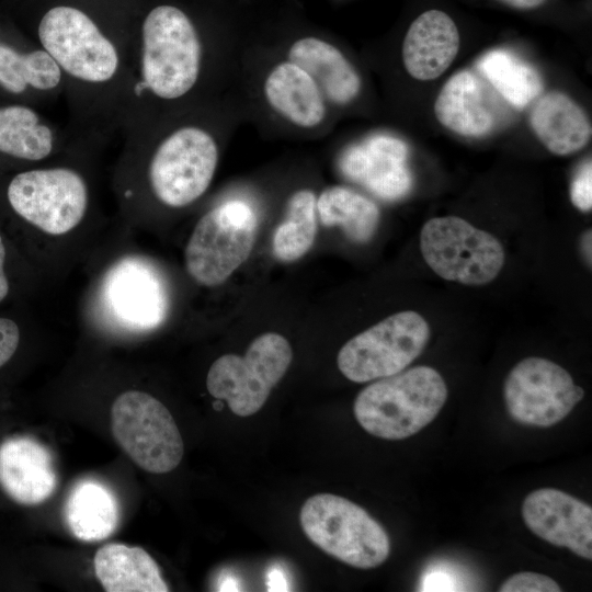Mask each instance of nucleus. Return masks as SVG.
Here are the masks:
<instances>
[{
	"mask_svg": "<svg viewBox=\"0 0 592 592\" xmlns=\"http://www.w3.org/2000/svg\"><path fill=\"white\" fill-rule=\"evenodd\" d=\"M420 250L436 275L473 286L493 281L505 261L503 247L493 235L457 216L428 220L420 232Z\"/></svg>",
	"mask_w": 592,
	"mask_h": 592,
	"instance_id": "nucleus-9",
	"label": "nucleus"
},
{
	"mask_svg": "<svg viewBox=\"0 0 592 592\" xmlns=\"http://www.w3.org/2000/svg\"><path fill=\"white\" fill-rule=\"evenodd\" d=\"M50 161L12 177L7 200L26 223L58 236L83 221L91 204V189L86 172L75 163Z\"/></svg>",
	"mask_w": 592,
	"mask_h": 592,
	"instance_id": "nucleus-5",
	"label": "nucleus"
},
{
	"mask_svg": "<svg viewBox=\"0 0 592 592\" xmlns=\"http://www.w3.org/2000/svg\"><path fill=\"white\" fill-rule=\"evenodd\" d=\"M263 93L271 109L295 126L314 128L326 117L321 90L303 68L287 59L270 69Z\"/></svg>",
	"mask_w": 592,
	"mask_h": 592,
	"instance_id": "nucleus-21",
	"label": "nucleus"
},
{
	"mask_svg": "<svg viewBox=\"0 0 592 592\" xmlns=\"http://www.w3.org/2000/svg\"><path fill=\"white\" fill-rule=\"evenodd\" d=\"M94 571L107 592H167L169 588L151 556L140 547L111 543L94 556Z\"/></svg>",
	"mask_w": 592,
	"mask_h": 592,
	"instance_id": "nucleus-24",
	"label": "nucleus"
},
{
	"mask_svg": "<svg viewBox=\"0 0 592 592\" xmlns=\"http://www.w3.org/2000/svg\"><path fill=\"white\" fill-rule=\"evenodd\" d=\"M447 399L441 374L415 366L379 378L358 392L353 411L358 424L384 440H403L430 424Z\"/></svg>",
	"mask_w": 592,
	"mask_h": 592,
	"instance_id": "nucleus-4",
	"label": "nucleus"
},
{
	"mask_svg": "<svg viewBox=\"0 0 592 592\" xmlns=\"http://www.w3.org/2000/svg\"><path fill=\"white\" fill-rule=\"evenodd\" d=\"M501 2L516 9H534L542 5L546 0H500Z\"/></svg>",
	"mask_w": 592,
	"mask_h": 592,
	"instance_id": "nucleus-34",
	"label": "nucleus"
},
{
	"mask_svg": "<svg viewBox=\"0 0 592 592\" xmlns=\"http://www.w3.org/2000/svg\"><path fill=\"white\" fill-rule=\"evenodd\" d=\"M316 203L310 190H299L288 198L285 218L273 234L272 249L277 260L296 261L311 248L317 232Z\"/></svg>",
	"mask_w": 592,
	"mask_h": 592,
	"instance_id": "nucleus-28",
	"label": "nucleus"
},
{
	"mask_svg": "<svg viewBox=\"0 0 592 592\" xmlns=\"http://www.w3.org/2000/svg\"><path fill=\"white\" fill-rule=\"evenodd\" d=\"M293 350L286 338L266 332L255 338L243 356L225 354L209 367L208 392L227 401L232 413L249 417L266 402L287 372Z\"/></svg>",
	"mask_w": 592,
	"mask_h": 592,
	"instance_id": "nucleus-8",
	"label": "nucleus"
},
{
	"mask_svg": "<svg viewBox=\"0 0 592 592\" xmlns=\"http://www.w3.org/2000/svg\"><path fill=\"white\" fill-rule=\"evenodd\" d=\"M317 215L326 227H340L352 241L365 243L375 235L380 212L362 194L341 185L325 189L316 203Z\"/></svg>",
	"mask_w": 592,
	"mask_h": 592,
	"instance_id": "nucleus-27",
	"label": "nucleus"
},
{
	"mask_svg": "<svg viewBox=\"0 0 592 592\" xmlns=\"http://www.w3.org/2000/svg\"><path fill=\"white\" fill-rule=\"evenodd\" d=\"M407 144L389 135H375L350 147L340 159L342 174L376 196L396 201L413 184Z\"/></svg>",
	"mask_w": 592,
	"mask_h": 592,
	"instance_id": "nucleus-16",
	"label": "nucleus"
},
{
	"mask_svg": "<svg viewBox=\"0 0 592 592\" xmlns=\"http://www.w3.org/2000/svg\"><path fill=\"white\" fill-rule=\"evenodd\" d=\"M531 125L542 144L553 153L567 156L582 149L592 128L583 110L568 95L549 92L531 113Z\"/></svg>",
	"mask_w": 592,
	"mask_h": 592,
	"instance_id": "nucleus-23",
	"label": "nucleus"
},
{
	"mask_svg": "<svg viewBox=\"0 0 592 592\" xmlns=\"http://www.w3.org/2000/svg\"><path fill=\"white\" fill-rule=\"evenodd\" d=\"M33 105L11 102L0 105V156L33 164L45 163L68 150L76 140Z\"/></svg>",
	"mask_w": 592,
	"mask_h": 592,
	"instance_id": "nucleus-18",
	"label": "nucleus"
},
{
	"mask_svg": "<svg viewBox=\"0 0 592 592\" xmlns=\"http://www.w3.org/2000/svg\"><path fill=\"white\" fill-rule=\"evenodd\" d=\"M287 60L303 68L332 104L346 105L361 91L355 68L338 47L325 39L316 36L296 39L288 48Z\"/></svg>",
	"mask_w": 592,
	"mask_h": 592,
	"instance_id": "nucleus-22",
	"label": "nucleus"
},
{
	"mask_svg": "<svg viewBox=\"0 0 592 592\" xmlns=\"http://www.w3.org/2000/svg\"><path fill=\"white\" fill-rule=\"evenodd\" d=\"M571 203L581 212L592 208V164L587 160L576 173L570 185Z\"/></svg>",
	"mask_w": 592,
	"mask_h": 592,
	"instance_id": "nucleus-30",
	"label": "nucleus"
},
{
	"mask_svg": "<svg viewBox=\"0 0 592 592\" xmlns=\"http://www.w3.org/2000/svg\"><path fill=\"white\" fill-rule=\"evenodd\" d=\"M32 38L59 67L69 128L102 145L118 133L137 0H29Z\"/></svg>",
	"mask_w": 592,
	"mask_h": 592,
	"instance_id": "nucleus-1",
	"label": "nucleus"
},
{
	"mask_svg": "<svg viewBox=\"0 0 592 592\" xmlns=\"http://www.w3.org/2000/svg\"><path fill=\"white\" fill-rule=\"evenodd\" d=\"M204 103L167 115L124 138V196L147 194L184 208L209 187L219 160L218 135Z\"/></svg>",
	"mask_w": 592,
	"mask_h": 592,
	"instance_id": "nucleus-3",
	"label": "nucleus"
},
{
	"mask_svg": "<svg viewBox=\"0 0 592 592\" xmlns=\"http://www.w3.org/2000/svg\"><path fill=\"white\" fill-rule=\"evenodd\" d=\"M509 105L478 72L462 70L453 75L434 104L437 121L468 137H482L509 119Z\"/></svg>",
	"mask_w": 592,
	"mask_h": 592,
	"instance_id": "nucleus-14",
	"label": "nucleus"
},
{
	"mask_svg": "<svg viewBox=\"0 0 592 592\" xmlns=\"http://www.w3.org/2000/svg\"><path fill=\"white\" fill-rule=\"evenodd\" d=\"M257 228L255 212L241 200H227L208 209L185 247L190 276L209 287L225 282L248 259Z\"/></svg>",
	"mask_w": 592,
	"mask_h": 592,
	"instance_id": "nucleus-7",
	"label": "nucleus"
},
{
	"mask_svg": "<svg viewBox=\"0 0 592 592\" xmlns=\"http://www.w3.org/2000/svg\"><path fill=\"white\" fill-rule=\"evenodd\" d=\"M111 429L126 455L148 473H169L182 460L183 440L172 414L147 392L118 395L111 408Z\"/></svg>",
	"mask_w": 592,
	"mask_h": 592,
	"instance_id": "nucleus-10",
	"label": "nucleus"
},
{
	"mask_svg": "<svg viewBox=\"0 0 592 592\" xmlns=\"http://www.w3.org/2000/svg\"><path fill=\"white\" fill-rule=\"evenodd\" d=\"M0 35V89L20 103H53L64 96L61 71L33 38Z\"/></svg>",
	"mask_w": 592,
	"mask_h": 592,
	"instance_id": "nucleus-17",
	"label": "nucleus"
},
{
	"mask_svg": "<svg viewBox=\"0 0 592 592\" xmlns=\"http://www.w3.org/2000/svg\"><path fill=\"white\" fill-rule=\"evenodd\" d=\"M58 485L53 455L37 440L13 436L0 444V487L14 502L36 505Z\"/></svg>",
	"mask_w": 592,
	"mask_h": 592,
	"instance_id": "nucleus-19",
	"label": "nucleus"
},
{
	"mask_svg": "<svg viewBox=\"0 0 592 592\" xmlns=\"http://www.w3.org/2000/svg\"><path fill=\"white\" fill-rule=\"evenodd\" d=\"M65 522L82 542L107 538L119 522V506L113 492L95 480L79 481L65 503Z\"/></svg>",
	"mask_w": 592,
	"mask_h": 592,
	"instance_id": "nucleus-25",
	"label": "nucleus"
},
{
	"mask_svg": "<svg viewBox=\"0 0 592 592\" xmlns=\"http://www.w3.org/2000/svg\"><path fill=\"white\" fill-rule=\"evenodd\" d=\"M476 69L511 106L524 109L543 90L539 72L508 49H492L476 62Z\"/></svg>",
	"mask_w": 592,
	"mask_h": 592,
	"instance_id": "nucleus-26",
	"label": "nucleus"
},
{
	"mask_svg": "<svg viewBox=\"0 0 592 592\" xmlns=\"http://www.w3.org/2000/svg\"><path fill=\"white\" fill-rule=\"evenodd\" d=\"M430 335L428 321L417 311L394 314L350 339L338 353V367L354 383L398 374L422 353Z\"/></svg>",
	"mask_w": 592,
	"mask_h": 592,
	"instance_id": "nucleus-11",
	"label": "nucleus"
},
{
	"mask_svg": "<svg viewBox=\"0 0 592 592\" xmlns=\"http://www.w3.org/2000/svg\"><path fill=\"white\" fill-rule=\"evenodd\" d=\"M4 260H5V248L0 235V303L5 298L9 292V283L7 275L4 273Z\"/></svg>",
	"mask_w": 592,
	"mask_h": 592,
	"instance_id": "nucleus-33",
	"label": "nucleus"
},
{
	"mask_svg": "<svg viewBox=\"0 0 592 592\" xmlns=\"http://www.w3.org/2000/svg\"><path fill=\"white\" fill-rule=\"evenodd\" d=\"M582 247L583 252L585 254V259L589 260V263H591V230H588L583 238H582Z\"/></svg>",
	"mask_w": 592,
	"mask_h": 592,
	"instance_id": "nucleus-35",
	"label": "nucleus"
},
{
	"mask_svg": "<svg viewBox=\"0 0 592 592\" xmlns=\"http://www.w3.org/2000/svg\"><path fill=\"white\" fill-rule=\"evenodd\" d=\"M100 298L119 327L150 331L163 323L169 297L160 273L143 259L126 257L115 262L102 281Z\"/></svg>",
	"mask_w": 592,
	"mask_h": 592,
	"instance_id": "nucleus-13",
	"label": "nucleus"
},
{
	"mask_svg": "<svg viewBox=\"0 0 592 592\" xmlns=\"http://www.w3.org/2000/svg\"><path fill=\"white\" fill-rule=\"evenodd\" d=\"M299 522L311 543L351 567L376 568L389 556L390 540L384 527L343 497L317 493L308 498Z\"/></svg>",
	"mask_w": 592,
	"mask_h": 592,
	"instance_id": "nucleus-6",
	"label": "nucleus"
},
{
	"mask_svg": "<svg viewBox=\"0 0 592 592\" xmlns=\"http://www.w3.org/2000/svg\"><path fill=\"white\" fill-rule=\"evenodd\" d=\"M500 592H560L559 584L548 576L524 571L509 577L499 588Z\"/></svg>",
	"mask_w": 592,
	"mask_h": 592,
	"instance_id": "nucleus-29",
	"label": "nucleus"
},
{
	"mask_svg": "<svg viewBox=\"0 0 592 592\" xmlns=\"http://www.w3.org/2000/svg\"><path fill=\"white\" fill-rule=\"evenodd\" d=\"M584 397L571 375L544 357L520 361L504 382V400L517 423L549 428L565 419Z\"/></svg>",
	"mask_w": 592,
	"mask_h": 592,
	"instance_id": "nucleus-12",
	"label": "nucleus"
},
{
	"mask_svg": "<svg viewBox=\"0 0 592 592\" xmlns=\"http://www.w3.org/2000/svg\"><path fill=\"white\" fill-rule=\"evenodd\" d=\"M525 525L547 543L592 559V508L554 488L526 496L522 505Z\"/></svg>",
	"mask_w": 592,
	"mask_h": 592,
	"instance_id": "nucleus-15",
	"label": "nucleus"
},
{
	"mask_svg": "<svg viewBox=\"0 0 592 592\" xmlns=\"http://www.w3.org/2000/svg\"><path fill=\"white\" fill-rule=\"evenodd\" d=\"M458 47L459 34L451 16L429 10L410 24L402 43V61L414 79L433 80L449 67Z\"/></svg>",
	"mask_w": 592,
	"mask_h": 592,
	"instance_id": "nucleus-20",
	"label": "nucleus"
},
{
	"mask_svg": "<svg viewBox=\"0 0 592 592\" xmlns=\"http://www.w3.org/2000/svg\"><path fill=\"white\" fill-rule=\"evenodd\" d=\"M20 342L18 325L8 318H0V367L15 353Z\"/></svg>",
	"mask_w": 592,
	"mask_h": 592,
	"instance_id": "nucleus-32",
	"label": "nucleus"
},
{
	"mask_svg": "<svg viewBox=\"0 0 592 592\" xmlns=\"http://www.w3.org/2000/svg\"><path fill=\"white\" fill-rule=\"evenodd\" d=\"M201 19L179 0H137L119 115L122 137L204 103L212 47Z\"/></svg>",
	"mask_w": 592,
	"mask_h": 592,
	"instance_id": "nucleus-2",
	"label": "nucleus"
},
{
	"mask_svg": "<svg viewBox=\"0 0 592 592\" xmlns=\"http://www.w3.org/2000/svg\"><path fill=\"white\" fill-rule=\"evenodd\" d=\"M455 576L445 568H432L423 574L420 583L421 591H455L464 590Z\"/></svg>",
	"mask_w": 592,
	"mask_h": 592,
	"instance_id": "nucleus-31",
	"label": "nucleus"
}]
</instances>
